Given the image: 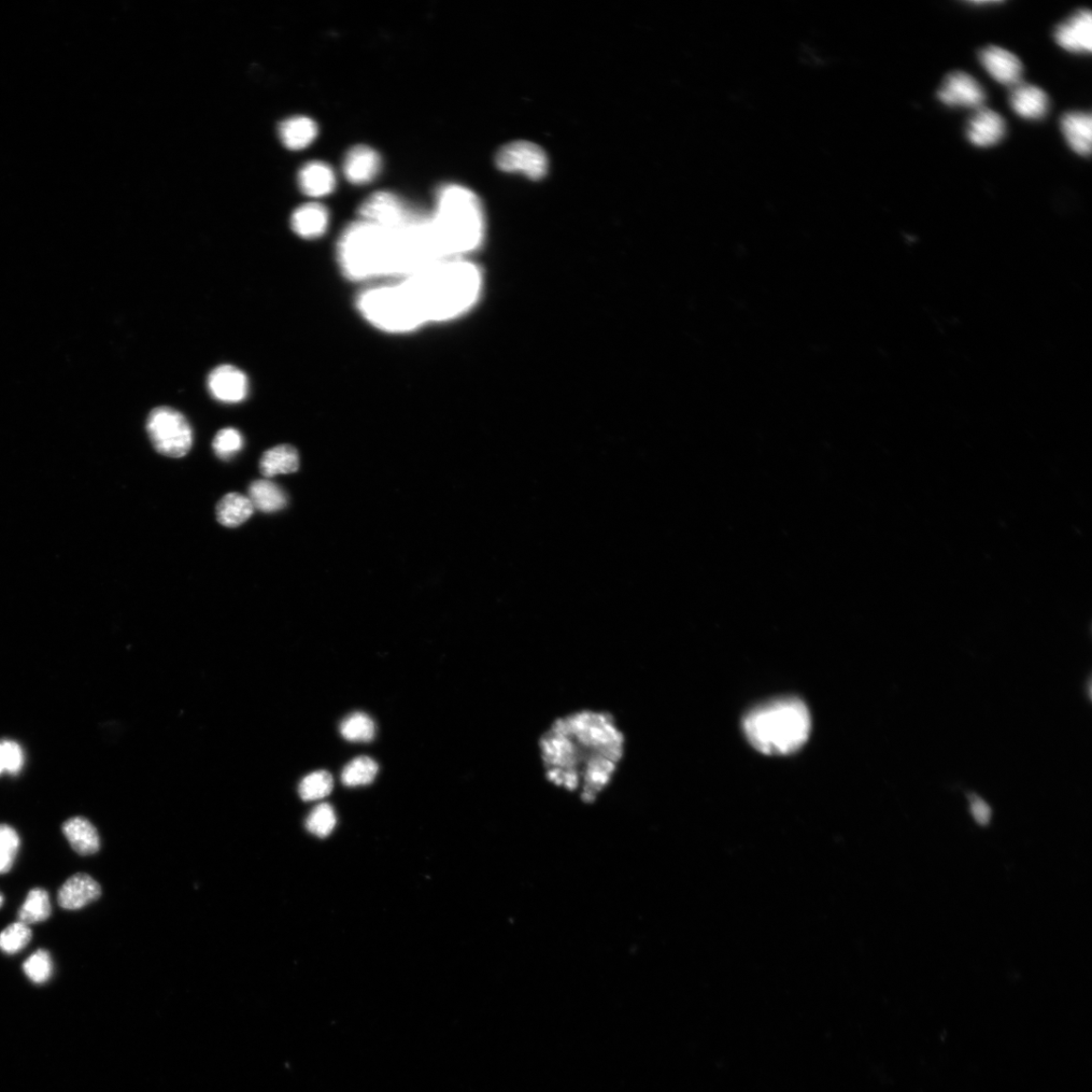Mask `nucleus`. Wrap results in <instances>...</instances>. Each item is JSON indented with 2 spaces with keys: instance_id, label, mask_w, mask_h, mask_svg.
Wrapping results in <instances>:
<instances>
[{
  "instance_id": "7c9ffc66",
  "label": "nucleus",
  "mask_w": 1092,
  "mask_h": 1092,
  "mask_svg": "<svg viewBox=\"0 0 1092 1092\" xmlns=\"http://www.w3.org/2000/svg\"><path fill=\"white\" fill-rule=\"evenodd\" d=\"M336 824L334 808L328 803H321L316 806L306 820L307 830L321 839L328 838L332 833Z\"/></svg>"
},
{
  "instance_id": "aec40b11",
  "label": "nucleus",
  "mask_w": 1092,
  "mask_h": 1092,
  "mask_svg": "<svg viewBox=\"0 0 1092 1092\" xmlns=\"http://www.w3.org/2000/svg\"><path fill=\"white\" fill-rule=\"evenodd\" d=\"M62 831L71 848L80 856L93 855L101 848L97 830L85 817L76 816L66 820Z\"/></svg>"
},
{
  "instance_id": "9d476101",
  "label": "nucleus",
  "mask_w": 1092,
  "mask_h": 1092,
  "mask_svg": "<svg viewBox=\"0 0 1092 1092\" xmlns=\"http://www.w3.org/2000/svg\"><path fill=\"white\" fill-rule=\"evenodd\" d=\"M938 98L948 107L978 109L983 108L985 92L973 76L963 71H954L941 84Z\"/></svg>"
},
{
  "instance_id": "e433bc0d",
  "label": "nucleus",
  "mask_w": 1092,
  "mask_h": 1092,
  "mask_svg": "<svg viewBox=\"0 0 1092 1092\" xmlns=\"http://www.w3.org/2000/svg\"><path fill=\"white\" fill-rule=\"evenodd\" d=\"M4 902H5V898H4V895H3V893H2V892H0V909H2V906L4 905Z\"/></svg>"
},
{
  "instance_id": "f257e3e1",
  "label": "nucleus",
  "mask_w": 1092,
  "mask_h": 1092,
  "mask_svg": "<svg viewBox=\"0 0 1092 1092\" xmlns=\"http://www.w3.org/2000/svg\"><path fill=\"white\" fill-rule=\"evenodd\" d=\"M627 740L613 714L580 709L553 720L538 750L550 785L597 801L614 781L626 755Z\"/></svg>"
},
{
  "instance_id": "a878e982",
  "label": "nucleus",
  "mask_w": 1092,
  "mask_h": 1092,
  "mask_svg": "<svg viewBox=\"0 0 1092 1092\" xmlns=\"http://www.w3.org/2000/svg\"><path fill=\"white\" fill-rule=\"evenodd\" d=\"M51 914L52 906L48 892L42 888H34L28 892L18 916L22 923L32 925L47 920Z\"/></svg>"
},
{
  "instance_id": "423d86ee",
  "label": "nucleus",
  "mask_w": 1092,
  "mask_h": 1092,
  "mask_svg": "<svg viewBox=\"0 0 1092 1092\" xmlns=\"http://www.w3.org/2000/svg\"><path fill=\"white\" fill-rule=\"evenodd\" d=\"M358 308L367 322L382 331L407 333L424 325L401 281L364 291Z\"/></svg>"
},
{
  "instance_id": "c9c22d12",
  "label": "nucleus",
  "mask_w": 1092,
  "mask_h": 1092,
  "mask_svg": "<svg viewBox=\"0 0 1092 1092\" xmlns=\"http://www.w3.org/2000/svg\"><path fill=\"white\" fill-rule=\"evenodd\" d=\"M8 770V751L7 741H0V775Z\"/></svg>"
},
{
  "instance_id": "5701e85b",
  "label": "nucleus",
  "mask_w": 1092,
  "mask_h": 1092,
  "mask_svg": "<svg viewBox=\"0 0 1092 1092\" xmlns=\"http://www.w3.org/2000/svg\"><path fill=\"white\" fill-rule=\"evenodd\" d=\"M299 453L292 445H278L264 452L260 463L261 474L266 478L287 475L299 470Z\"/></svg>"
},
{
  "instance_id": "f03ea898",
  "label": "nucleus",
  "mask_w": 1092,
  "mask_h": 1092,
  "mask_svg": "<svg viewBox=\"0 0 1092 1092\" xmlns=\"http://www.w3.org/2000/svg\"><path fill=\"white\" fill-rule=\"evenodd\" d=\"M401 282L424 324L463 315L478 301L483 285L479 269L464 259L436 261Z\"/></svg>"
},
{
  "instance_id": "f3484780",
  "label": "nucleus",
  "mask_w": 1092,
  "mask_h": 1092,
  "mask_svg": "<svg viewBox=\"0 0 1092 1092\" xmlns=\"http://www.w3.org/2000/svg\"><path fill=\"white\" fill-rule=\"evenodd\" d=\"M1010 104L1017 116L1029 121L1042 120L1050 106L1049 97L1042 89L1022 82L1013 88Z\"/></svg>"
},
{
  "instance_id": "b1692460",
  "label": "nucleus",
  "mask_w": 1092,
  "mask_h": 1092,
  "mask_svg": "<svg viewBox=\"0 0 1092 1092\" xmlns=\"http://www.w3.org/2000/svg\"><path fill=\"white\" fill-rule=\"evenodd\" d=\"M248 494L254 509H259L264 513L280 512L289 502L285 491L267 479L253 481Z\"/></svg>"
},
{
  "instance_id": "7ed1b4c3",
  "label": "nucleus",
  "mask_w": 1092,
  "mask_h": 1092,
  "mask_svg": "<svg viewBox=\"0 0 1092 1092\" xmlns=\"http://www.w3.org/2000/svg\"><path fill=\"white\" fill-rule=\"evenodd\" d=\"M338 260L352 280L404 277L406 258L400 228H386L361 219L349 225L339 240Z\"/></svg>"
},
{
  "instance_id": "2eb2a0df",
  "label": "nucleus",
  "mask_w": 1092,
  "mask_h": 1092,
  "mask_svg": "<svg viewBox=\"0 0 1092 1092\" xmlns=\"http://www.w3.org/2000/svg\"><path fill=\"white\" fill-rule=\"evenodd\" d=\"M102 896V887L85 873L71 876L59 891V903L66 911H77L96 901Z\"/></svg>"
},
{
  "instance_id": "72a5a7b5",
  "label": "nucleus",
  "mask_w": 1092,
  "mask_h": 1092,
  "mask_svg": "<svg viewBox=\"0 0 1092 1092\" xmlns=\"http://www.w3.org/2000/svg\"><path fill=\"white\" fill-rule=\"evenodd\" d=\"M244 445V437L237 429L225 428L217 433L212 442V449L219 459L229 461L243 450Z\"/></svg>"
},
{
  "instance_id": "cd10ccee",
  "label": "nucleus",
  "mask_w": 1092,
  "mask_h": 1092,
  "mask_svg": "<svg viewBox=\"0 0 1092 1092\" xmlns=\"http://www.w3.org/2000/svg\"><path fill=\"white\" fill-rule=\"evenodd\" d=\"M378 773V764L368 757L352 760L343 771V783L348 787L368 785L374 782Z\"/></svg>"
},
{
  "instance_id": "0eeeda50",
  "label": "nucleus",
  "mask_w": 1092,
  "mask_h": 1092,
  "mask_svg": "<svg viewBox=\"0 0 1092 1092\" xmlns=\"http://www.w3.org/2000/svg\"><path fill=\"white\" fill-rule=\"evenodd\" d=\"M150 441L160 455L179 459L187 456L193 446V430L186 417L169 407L151 411L147 419Z\"/></svg>"
},
{
  "instance_id": "c756f323",
  "label": "nucleus",
  "mask_w": 1092,
  "mask_h": 1092,
  "mask_svg": "<svg viewBox=\"0 0 1092 1092\" xmlns=\"http://www.w3.org/2000/svg\"><path fill=\"white\" fill-rule=\"evenodd\" d=\"M32 937L31 929L17 921L0 932V949L8 955L17 954L30 944Z\"/></svg>"
},
{
  "instance_id": "ddd939ff",
  "label": "nucleus",
  "mask_w": 1092,
  "mask_h": 1092,
  "mask_svg": "<svg viewBox=\"0 0 1092 1092\" xmlns=\"http://www.w3.org/2000/svg\"><path fill=\"white\" fill-rule=\"evenodd\" d=\"M980 61L986 73L1006 87H1016L1023 76V64L1014 53L999 46H987L980 52Z\"/></svg>"
},
{
  "instance_id": "f704fd0d",
  "label": "nucleus",
  "mask_w": 1092,
  "mask_h": 1092,
  "mask_svg": "<svg viewBox=\"0 0 1092 1092\" xmlns=\"http://www.w3.org/2000/svg\"><path fill=\"white\" fill-rule=\"evenodd\" d=\"M969 812L977 825L987 827L992 818V808L986 800L976 793H968Z\"/></svg>"
},
{
  "instance_id": "6e6552de",
  "label": "nucleus",
  "mask_w": 1092,
  "mask_h": 1092,
  "mask_svg": "<svg viewBox=\"0 0 1092 1092\" xmlns=\"http://www.w3.org/2000/svg\"><path fill=\"white\" fill-rule=\"evenodd\" d=\"M496 164L504 173L521 174L533 180L544 178L548 170L546 152L528 141L503 146L496 156Z\"/></svg>"
},
{
  "instance_id": "4468645a",
  "label": "nucleus",
  "mask_w": 1092,
  "mask_h": 1092,
  "mask_svg": "<svg viewBox=\"0 0 1092 1092\" xmlns=\"http://www.w3.org/2000/svg\"><path fill=\"white\" fill-rule=\"evenodd\" d=\"M1006 132L1005 121L999 112L981 108L970 119L966 136L976 147L988 148L1000 143Z\"/></svg>"
},
{
  "instance_id": "4be33fe9",
  "label": "nucleus",
  "mask_w": 1092,
  "mask_h": 1092,
  "mask_svg": "<svg viewBox=\"0 0 1092 1092\" xmlns=\"http://www.w3.org/2000/svg\"><path fill=\"white\" fill-rule=\"evenodd\" d=\"M318 135L317 124L307 117H293L280 123L278 136L290 150H302L310 146Z\"/></svg>"
},
{
  "instance_id": "9b49d317",
  "label": "nucleus",
  "mask_w": 1092,
  "mask_h": 1092,
  "mask_svg": "<svg viewBox=\"0 0 1092 1092\" xmlns=\"http://www.w3.org/2000/svg\"><path fill=\"white\" fill-rule=\"evenodd\" d=\"M1058 46L1072 54H1090L1092 51V14L1090 9L1077 10L1054 31Z\"/></svg>"
},
{
  "instance_id": "c85d7f7f",
  "label": "nucleus",
  "mask_w": 1092,
  "mask_h": 1092,
  "mask_svg": "<svg viewBox=\"0 0 1092 1092\" xmlns=\"http://www.w3.org/2000/svg\"><path fill=\"white\" fill-rule=\"evenodd\" d=\"M334 787L333 777L328 771H317L306 776L299 786L300 797L305 801L320 800L328 798Z\"/></svg>"
},
{
  "instance_id": "393cba45",
  "label": "nucleus",
  "mask_w": 1092,
  "mask_h": 1092,
  "mask_svg": "<svg viewBox=\"0 0 1092 1092\" xmlns=\"http://www.w3.org/2000/svg\"><path fill=\"white\" fill-rule=\"evenodd\" d=\"M254 512V507L248 497L239 493H230L224 496L217 506V519L222 526L237 528L247 521Z\"/></svg>"
},
{
  "instance_id": "473e14b6",
  "label": "nucleus",
  "mask_w": 1092,
  "mask_h": 1092,
  "mask_svg": "<svg viewBox=\"0 0 1092 1092\" xmlns=\"http://www.w3.org/2000/svg\"><path fill=\"white\" fill-rule=\"evenodd\" d=\"M21 846L19 833L8 825H0V874L8 873Z\"/></svg>"
},
{
  "instance_id": "2f4dec72",
  "label": "nucleus",
  "mask_w": 1092,
  "mask_h": 1092,
  "mask_svg": "<svg viewBox=\"0 0 1092 1092\" xmlns=\"http://www.w3.org/2000/svg\"><path fill=\"white\" fill-rule=\"evenodd\" d=\"M23 969L28 980L34 983H47L53 973V961L50 953L44 949H38L24 962Z\"/></svg>"
},
{
  "instance_id": "1a4fd4ad",
  "label": "nucleus",
  "mask_w": 1092,
  "mask_h": 1092,
  "mask_svg": "<svg viewBox=\"0 0 1092 1092\" xmlns=\"http://www.w3.org/2000/svg\"><path fill=\"white\" fill-rule=\"evenodd\" d=\"M413 210L398 195L378 192L366 198L360 209V215L361 220L395 228L404 224Z\"/></svg>"
},
{
  "instance_id": "f8f14e48",
  "label": "nucleus",
  "mask_w": 1092,
  "mask_h": 1092,
  "mask_svg": "<svg viewBox=\"0 0 1092 1092\" xmlns=\"http://www.w3.org/2000/svg\"><path fill=\"white\" fill-rule=\"evenodd\" d=\"M208 388L210 395L220 402L239 403L248 394V378L233 365H221L210 374Z\"/></svg>"
},
{
  "instance_id": "412c9836",
  "label": "nucleus",
  "mask_w": 1092,
  "mask_h": 1092,
  "mask_svg": "<svg viewBox=\"0 0 1092 1092\" xmlns=\"http://www.w3.org/2000/svg\"><path fill=\"white\" fill-rule=\"evenodd\" d=\"M299 187L309 196L321 197L330 194L336 187L333 169L321 161L307 163L300 170Z\"/></svg>"
},
{
  "instance_id": "dca6fc26",
  "label": "nucleus",
  "mask_w": 1092,
  "mask_h": 1092,
  "mask_svg": "<svg viewBox=\"0 0 1092 1092\" xmlns=\"http://www.w3.org/2000/svg\"><path fill=\"white\" fill-rule=\"evenodd\" d=\"M380 167L378 153L365 145L351 148L344 162L345 177L357 186L372 182L378 176Z\"/></svg>"
},
{
  "instance_id": "39448f33",
  "label": "nucleus",
  "mask_w": 1092,
  "mask_h": 1092,
  "mask_svg": "<svg viewBox=\"0 0 1092 1092\" xmlns=\"http://www.w3.org/2000/svg\"><path fill=\"white\" fill-rule=\"evenodd\" d=\"M812 719L806 705L798 698H782L760 705L744 720L747 739L767 755H788L808 740Z\"/></svg>"
},
{
  "instance_id": "20e7f679",
  "label": "nucleus",
  "mask_w": 1092,
  "mask_h": 1092,
  "mask_svg": "<svg viewBox=\"0 0 1092 1092\" xmlns=\"http://www.w3.org/2000/svg\"><path fill=\"white\" fill-rule=\"evenodd\" d=\"M430 225L442 259H463L483 241V207L471 190L458 184H445L437 191Z\"/></svg>"
},
{
  "instance_id": "6ab92c4d",
  "label": "nucleus",
  "mask_w": 1092,
  "mask_h": 1092,
  "mask_svg": "<svg viewBox=\"0 0 1092 1092\" xmlns=\"http://www.w3.org/2000/svg\"><path fill=\"white\" fill-rule=\"evenodd\" d=\"M291 223L296 235L305 239H316L328 230L329 212L320 204H306L294 211Z\"/></svg>"
},
{
  "instance_id": "a211bd4d",
  "label": "nucleus",
  "mask_w": 1092,
  "mask_h": 1092,
  "mask_svg": "<svg viewBox=\"0 0 1092 1092\" xmlns=\"http://www.w3.org/2000/svg\"><path fill=\"white\" fill-rule=\"evenodd\" d=\"M1061 132L1070 149L1083 158L1091 153L1092 120L1089 112L1073 110L1062 116Z\"/></svg>"
},
{
  "instance_id": "bb28decb",
  "label": "nucleus",
  "mask_w": 1092,
  "mask_h": 1092,
  "mask_svg": "<svg viewBox=\"0 0 1092 1092\" xmlns=\"http://www.w3.org/2000/svg\"><path fill=\"white\" fill-rule=\"evenodd\" d=\"M376 731L375 721L362 713L350 714L340 725L344 739L353 743H370L375 739Z\"/></svg>"
}]
</instances>
